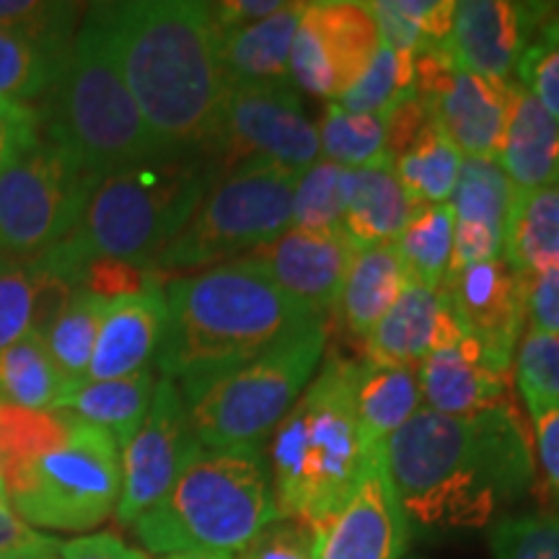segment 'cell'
I'll list each match as a JSON object with an SVG mask.
<instances>
[{"label": "cell", "instance_id": "obj_1", "mask_svg": "<svg viewBox=\"0 0 559 559\" xmlns=\"http://www.w3.org/2000/svg\"><path fill=\"white\" fill-rule=\"evenodd\" d=\"M383 464L409 528L477 531L534 485L526 423L506 400L474 415L419 409L383 445Z\"/></svg>", "mask_w": 559, "mask_h": 559}, {"label": "cell", "instance_id": "obj_54", "mask_svg": "<svg viewBox=\"0 0 559 559\" xmlns=\"http://www.w3.org/2000/svg\"><path fill=\"white\" fill-rule=\"evenodd\" d=\"M158 559H236V557L215 555V551H177V555H166Z\"/></svg>", "mask_w": 559, "mask_h": 559}, {"label": "cell", "instance_id": "obj_33", "mask_svg": "<svg viewBox=\"0 0 559 559\" xmlns=\"http://www.w3.org/2000/svg\"><path fill=\"white\" fill-rule=\"evenodd\" d=\"M461 160L456 145L430 122L391 166L415 205H443L456 190Z\"/></svg>", "mask_w": 559, "mask_h": 559}, {"label": "cell", "instance_id": "obj_7", "mask_svg": "<svg viewBox=\"0 0 559 559\" xmlns=\"http://www.w3.org/2000/svg\"><path fill=\"white\" fill-rule=\"evenodd\" d=\"M283 519L264 449H200L169 492L132 523L140 547L241 555L270 523Z\"/></svg>", "mask_w": 559, "mask_h": 559}, {"label": "cell", "instance_id": "obj_42", "mask_svg": "<svg viewBox=\"0 0 559 559\" xmlns=\"http://www.w3.org/2000/svg\"><path fill=\"white\" fill-rule=\"evenodd\" d=\"M515 386L531 417L559 407V334L528 332L519 342Z\"/></svg>", "mask_w": 559, "mask_h": 559}, {"label": "cell", "instance_id": "obj_47", "mask_svg": "<svg viewBox=\"0 0 559 559\" xmlns=\"http://www.w3.org/2000/svg\"><path fill=\"white\" fill-rule=\"evenodd\" d=\"M523 300L531 332L559 334V272L523 277Z\"/></svg>", "mask_w": 559, "mask_h": 559}, {"label": "cell", "instance_id": "obj_45", "mask_svg": "<svg viewBox=\"0 0 559 559\" xmlns=\"http://www.w3.org/2000/svg\"><path fill=\"white\" fill-rule=\"evenodd\" d=\"M239 559H317V534L306 523L280 519L260 531Z\"/></svg>", "mask_w": 559, "mask_h": 559}, {"label": "cell", "instance_id": "obj_29", "mask_svg": "<svg viewBox=\"0 0 559 559\" xmlns=\"http://www.w3.org/2000/svg\"><path fill=\"white\" fill-rule=\"evenodd\" d=\"M407 285L409 275L396 243L358 251L349 264L334 311H340L342 326L353 337L366 340L391 306L400 300Z\"/></svg>", "mask_w": 559, "mask_h": 559}, {"label": "cell", "instance_id": "obj_6", "mask_svg": "<svg viewBox=\"0 0 559 559\" xmlns=\"http://www.w3.org/2000/svg\"><path fill=\"white\" fill-rule=\"evenodd\" d=\"M353 404V362L326 355L319 376L280 419L270 440V474L283 519L317 528L345 508L370 466Z\"/></svg>", "mask_w": 559, "mask_h": 559}, {"label": "cell", "instance_id": "obj_8", "mask_svg": "<svg viewBox=\"0 0 559 559\" xmlns=\"http://www.w3.org/2000/svg\"><path fill=\"white\" fill-rule=\"evenodd\" d=\"M41 99V138L62 145L102 177L169 151L145 124L99 26L86 11L73 47Z\"/></svg>", "mask_w": 559, "mask_h": 559}, {"label": "cell", "instance_id": "obj_32", "mask_svg": "<svg viewBox=\"0 0 559 559\" xmlns=\"http://www.w3.org/2000/svg\"><path fill=\"white\" fill-rule=\"evenodd\" d=\"M70 391L73 386L55 368L41 337L0 349V407L60 412Z\"/></svg>", "mask_w": 559, "mask_h": 559}, {"label": "cell", "instance_id": "obj_10", "mask_svg": "<svg viewBox=\"0 0 559 559\" xmlns=\"http://www.w3.org/2000/svg\"><path fill=\"white\" fill-rule=\"evenodd\" d=\"M298 174L251 158L215 177L187 226L153 260V275H190L275 241L293 226Z\"/></svg>", "mask_w": 559, "mask_h": 559}, {"label": "cell", "instance_id": "obj_28", "mask_svg": "<svg viewBox=\"0 0 559 559\" xmlns=\"http://www.w3.org/2000/svg\"><path fill=\"white\" fill-rule=\"evenodd\" d=\"M353 404L368 451L383 453L386 440L423 409L417 368L353 362Z\"/></svg>", "mask_w": 559, "mask_h": 559}, {"label": "cell", "instance_id": "obj_11", "mask_svg": "<svg viewBox=\"0 0 559 559\" xmlns=\"http://www.w3.org/2000/svg\"><path fill=\"white\" fill-rule=\"evenodd\" d=\"M102 174L39 138L0 171V257H37L79 226Z\"/></svg>", "mask_w": 559, "mask_h": 559}, {"label": "cell", "instance_id": "obj_12", "mask_svg": "<svg viewBox=\"0 0 559 559\" xmlns=\"http://www.w3.org/2000/svg\"><path fill=\"white\" fill-rule=\"evenodd\" d=\"M319 128L290 86H228L207 156L218 174L262 158L293 174L319 160Z\"/></svg>", "mask_w": 559, "mask_h": 559}, {"label": "cell", "instance_id": "obj_3", "mask_svg": "<svg viewBox=\"0 0 559 559\" xmlns=\"http://www.w3.org/2000/svg\"><path fill=\"white\" fill-rule=\"evenodd\" d=\"M0 481L32 528H99L120 502V445L68 409L0 407Z\"/></svg>", "mask_w": 559, "mask_h": 559}, {"label": "cell", "instance_id": "obj_50", "mask_svg": "<svg viewBox=\"0 0 559 559\" xmlns=\"http://www.w3.org/2000/svg\"><path fill=\"white\" fill-rule=\"evenodd\" d=\"M283 5L280 0H226V3H210V16L215 29L230 32L275 16Z\"/></svg>", "mask_w": 559, "mask_h": 559}, {"label": "cell", "instance_id": "obj_52", "mask_svg": "<svg viewBox=\"0 0 559 559\" xmlns=\"http://www.w3.org/2000/svg\"><path fill=\"white\" fill-rule=\"evenodd\" d=\"M45 539V534H39L37 528H32L16 510L11 508V502L0 498V555H11V551L29 549L34 544Z\"/></svg>", "mask_w": 559, "mask_h": 559}, {"label": "cell", "instance_id": "obj_44", "mask_svg": "<svg viewBox=\"0 0 559 559\" xmlns=\"http://www.w3.org/2000/svg\"><path fill=\"white\" fill-rule=\"evenodd\" d=\"M559 9V5H557ZM544 21L515 68V81L559 122V11Z\"/></svg>", "mask_w": 559, "mask_h": 559}, {"label": "cell", "instance_id": "obj_39", "mask_svg": "<svg viewBox=\"0 0 559 559\" xmlns=\"http://www.w3.org/2000/svg\"><path fill=\"white\" fill-rule=\"evenodd\" d=\"M349 171L345 166L319 158L300 174L293 190V228L342 230L347 210Z\"/></svg>", "mask_w": 559, "mask_h": 559}, {"label": "cell", "instance_id": "obj_46", "mask_svg": "<svg viewBox=\"0 0 559 559\" xmlns=\"http://www.w3.org/2000/svg\"><path fill=\"white\" fill-rule=\"evenodd\" d=\"M39 115L32 104L0 99V171L39 143Z\"/></svg>", "mask_w": 559, "mask_h": 559}, {"label": "cell", "instance_id": "obj_24", "mask_svg": "<svg viewBox=\"0 0 559 559\" xmlns=\"http://www.w3.org/2000/svg\"><path fill=\"white\" fill-rule=\"evenodd\" d=\"M498 166L519 192L555 187L559 174V122L519 81H508V115Z\"/></svg>", "mask_w": 559, "mask_h": 559}, {"label": "cell", "instance_id": "obj_55", "mask_svg": "<svg viewBox=\"0 0 559 559\" xmlns=\"http://www.w3.org/2000/svg\"><path fill=\"white\" fill-rule=\"evenodd\" d=\"M0 498H5V492H3V481H0Z\"/></svg>", "mask_w": 559, "mask_h": 559}, {"label": "cell", "instance_id": "obj_22", "mask_svg": "<svg viewBox=\"0 0 559 559\" xmlns=\"http://www.w3.org/2000/svg\"><path fill=\"white\" fill-rule=\"evenodd\" d=\"M169 306L160 280L143 290L109 298L104 304L94 358L86 381H109L138 373L156 360L164 340Z\"/></svg>", "mask_w": 559, "mask_h": 559}, {"label": "cell", "instance_id": "obj_4", "mask_svg": "<svg viewBox=\"0 0 559 559\" xmlns=\"http://www.w3.org/2000/svg\"><path fill=\"white\" fill-rule=\"evenodd\" d=\"M164 293L169 321L156 368L179 389L257 358L290 332L324 319L249 260L179 275Z\"/></svg>", "mask_w": 559, "mask_h": 559}, {"label": "cell", "instance_id": "obj_31", "mask_svg": "<svg viewBox=\"0 0 559 559\" xmlns=\"http://www.w3.org/2000/svg\"><path fill=\"white\" fill-rule=\"evenodd\" d=\"M506 262L521 277L559 272V190H515L506 228Z\"/></svg>", "mask_w": 559, "mask_h": 559}, {"label": "cell", "instance_id": "obj_19", "mask_svg": "<svg viewBox=\"0 0 559 559\" xmlns=\"http://www.w3.org/2000/svg\"><path fill=\"white\" fill-rule=\"evenodd\" d=\"M440 288L449 296L464 332L502 360L513 362L526 324V300L523 277L510 267L506 257L445 275Z\"/></svg>", "mask_w": 559, "mask_h": 559}, {"label": "cell", "instance_id": "obj_23", "mask_svg": "<svg viewBox=\"0 0 559 559\" xmlns=\"http://www.w3.org/2000/svg\"><path fill=\"white\" fill-rule=\"evenodd\" d=\"M464 334L443 288L409 283L366 337V360L376 366L417 368L428 355L453 345Z\"/></svg>", "mask_w": 559, "mask_h": 559}, {"label": "cell", "instance_id": "obj_51", "mask_svg": "<svg viewBox=\"0 0 559 559\" xmlns=\"http://www.w3.org/2000/svg\"><path fill=\"white\" fill-rule=\"evenodd\" d=\"M531 419H534L536 453H539L544 477H547L549 489L559 500V407L542 412V415Z\"/></svg>", "mask_w": 559, "mask_h": 559}, {"label": "cell", "instance_id": "obj_48", "mask_svg": "<svg viewBox=\"0 0 559 559\" xmlns=\"http://www.w3.org/2000/svg\"><path fill=\"white\" fill-rule=\"evenodd\" d=\"M383 122H386V156L394 164V158H400L432 120L425 104L409 94L383 115Z\"/></svg>", "mask_w": 559, "mask_h": 559}, {"label": "cell", "instance_id": "obj_9", "mask_svg": "<svg viewBox=\"0 0 559 559\" xmlns=\"http://www.w3.org/2000/svg\"><path fill=\"white\" fill-rule=\"evenodd\" d=\"M326 347V321L290 332L239 366L181 386L194 438L202 449H264L317 376Z\"/></svg>", "mask_w": 559, "mask_h": 559}, {"label": "cell", "instance_id": "obj_21", "mask_svg": "<svg viewBox=\"0 0 559 559\" xmlns=\"http://www.w3.org/2000/svg\"><path fill=\"white\" fill-rule=\"evenodd\" d=\"M513 198L515 187L502 174L498 160H461L456 190L451 194L456 228H453V254L445 275L502 257Z\"/></svg>", "mask_w": 559, "mask_h": 559}, {"label": "cell", "instance_id": "obj_27", "mask_svg": "<svg viewBox=\"0 0 559 559\" xmlns=\"http://www.w3.org/2000/svg\"><path fill=\"white\" fill-rule=\"evenodd\" d=\"M415 202L396 179L394 166H370L349 171L347 210L342 234L355 251L394 243L415 213Z\"/></svg>", "mask_w": 559, "mask_h": 559}, {"label": "cell", "instance_id": "obj_17", "mask_svg": "<svg viewBox=\"0 0 559 559\" xmlns=\"http://www.w3.org/2000/svg\"><path fill=\"white\" fill-rule=\"evenodd\" d=\"M313 534L317 559H404L409 526L383 459L370 466L345 508Z\"/></svg>", "mask_w": 559, "mask_h": 559}, {"label": "cell", "instance_id": "obj_38", "mask_svg": "<svg viewBox=\"0 0 559 559\" xmlns=\"http://www.w3.org/2000/svg\"><path fill=\"white\" fill-rule=\"evenodd\" d=\"M409 94H415V52L391 50L381 41L373 60L340 96L337 104L353 115L383 117Z\"/></svg>", "mask_w": 559, "mask_h": 559}, {"label": "cell", "instance_id": "obj_43", "mask_svg": "<svg viewBox=\"0 0 559 559\" xmlns=\"http://www.w3.org/2000/svg\"><path fill=\"white\" fill-rule=\"evenodd\" d=\"M495 559H559V513L502 515L489 528Z\"/></svg>", "mask_w": 559, "mask_h": 559}, {"label": "cell", "instance_id": "obj_25", "mask_svg": "<svg viewBox=\"0 0 559 559\" xmlns=\"http://www.w3.org/2000/svg\"><path fill=\"white\" fill-rule=\"evenodd\" d=\"M75 290L41 257H0V349L45 337Z\"/></svg>", "mask_w": 559, "mask_h": 559}, {"label": "cell", "instance_id": "obj_18", "mask_svg": "<svg viewBox=\"0 0 559 559\" xmlns=\"http://www.w3.org/2000/svg\"><path fill=\"white\" fill-rule=\"evenodd\" d=\"M353 243L342 230L288 228L275 241L241 257L267 272L272 283L298 298L319 317L337 309L347 270L355 260Z\"/></svg>", "mask_w": 559, "mask_h": 559}, {"label": "cell", "instance_id": "obj_5", "mask_svg": "<svg viewBox=\"0 0 559 559\" xmlns=\"http://www.w3.org/2000/svg\"><path fill=\"white\" fill-rule=\"evenodd\" d=\"M218 177L205 151H166L102 179L75 226L41 251L50 270L81 288L96 262H128L151 270Z\"/></svg>", "mask_w": 559, "mask_h": 559}, {"label": "cell", "instance_id": "obj_35", "mask_svg": "<svg viewBox=\"0 0 559 559\" xmlns=\"http://www.w3.org/2000/svg\"><path fill=\"white\" fill-rule=\"evenodd\" d=\"M453 218L451 202L443 205H417L415 213L396 239V249L407 267L409 283L425 288H440L449 272L453 254Z\"/></svg>", "mask_w": 559, "mask_h": 559}, {"label": "cell", "instance_id": "obj_14", "mask_svg": "<svg viewBox=\"0 0 559 559\" xmlns=\"http://www.w3.org/2000/svg\"><path fill=\"white\" fill-rule=\"evenodd\" d=\"M200 449L179 386L169 379H158L148 415L120 451L122 489L115 510L117 523L132 526L140 515L148 513Z\"/></svg>", "mask_w": 559, "mask_h": 559}, {"label": "cell", "instance_id": "obj_53", "mask_svg": "<svg viewBox=\"0 0 559 559\" xmlns=\"http://www.w3.org/2000/svg\"><path fill=\"white\" fill-rule=\"evenodd\" d=\"M60 539L55 536H45L39 544H34L29 549H21V551H11V555H0V559H55L58 557L60 549Z\"/></svg>", "mask_w": 559, "mask_h": 559}, {"label": "cell", "instance_id": "obj_26", "mask_svg": "<svg viewBox=\"0 0 559 559\" xmlns=\"http://www.w3.org/2000/svg\"><path fill=\"white\" fill-rule=\"evenodd\" d=\"M306 3H285L275 16L218 32V58L228 86H290V47Z\"/></svg>", "mask_w": 559, "mask_h": 559}, {"label": "cell", "instance_id": "obj_13", "mask_svg": "<svg viewBox=\"0 0 559 559\" xmlns=\"http://www.w3.org/2000/svg\"><path fill=\"white\" fill-rule=\"evenodd\" d=\"M379 47V26L366 3H306L290 47V83L319 99L337 102L358 81Z\"/></svg>", "mask_w": 559, "mask_h": 559}, {"label": "cell", "instance_id": "obj_36", "mask_svg": "<svg viewBox=\"0 0 559 559\" xmlns=\"http://www.w3.org/2000/svg\"><path fill=\"white\" fill-rule=\"evenodd\" d=\"M381 41L391 50L423 52L445 47L453 29L451 0H376L366 3Z\"/></svg>", "mask_w": 559, "mask_h": 559}, {"label": "cell", "instance_id": "obj_56", "mask_svg": "<svg viewBox=\"0 0 559 559\" xmlns=\"http://www.w3.org/2000/svg\"><path fill=\"white\" fill-rule=\"evenodd\" d=\"M555 187L559 190V174H557V181H555Z\"/></svg>", "mask_w": 559, "mask_h": 559}, {"label": "cell", "instance_id": "obj_30", "mask_svg": "<svg viewBox=\"0 0 559 559\" xmlns=\"http://www.w3.org/2000/svg\"><path fill=\"white\" fill-rule=\"evenodd\" d=\"M153 391H156V370L148 366L122 379L83 381L70 391L62 409L109 432L122 451L148 415Z\"/></svg>", "mask_w": 559, "mask_h": 559}, {"label": "cell", "instance_id": "obj_2", "mask_svg": "<svg viewBox=\"0 0 559 559\" xmlns=\"http://www.w3.org/2000/svg\"><path fill=\"white\" fill-rule=\"evenodd\" d=\"M86 13L160 145L207 153L228 88L210 3L128 0Z\"/></svg>", "mask_w": 559, "mask_h": 559}, {"label": "cell", "instance_id": "obj_20", "mask_svg": "<svg viewBox=\"0 0 559 559\" xmlns=\"http://www.w3.org/2000/svg\"><path fill=\"white\" fill-rule=\"evenodd\" d=\"M513 362L502 360L479 340L464 334L453 345L436 349L417 366L425 409L464 417L510 400L508 376Z\"/></svg>", "mask_w": 559, "mask_h": 559}, {"label": "cell", "instance_id": "obj_41", "mask_svg": "<svg viewBox=\"0 0 559 559\" xmlns=\"http://www.w3.org/2000/svg\"><path fill=\"white\" fill-rule=\"evenodd\" d=\"M83 9L79 3L47 0H0V29L37 41L45 50L68 55L73 47Z\"/></svg>", "mask_w": 559, "mask_h": 559}, {"label": "cell", "instance_id": "obj_49", "mask_svg": "<svg viewBox=\"0 0 559 559\" xmlns=\"http://www.w3.org/2000/svg\"><path fill=\"white\" fill-rule=\"evenodd\" d=\"M55 559H148L115 534H88L62 542Z\"/></svg>", "mask_w": 559, "mask_h": 559}, {"label": "cell", "instance_id": "obj_15", "mask_svg": "<svg viewBox=\"0 0 559 559\" xmlns=\"http://www.w3.org/2000/svg\"><path fill=\"white\" fill-rule=\"evenodd\" d=\"M415 96L464 158L495 160L508 115V81H487L451 60H425Z\"/></svg>", "mask_w": 559, "mask_h": 559}, {"label": "cell", "instance_id": "obj_37", "mask_svg": "<svg viewBox=\"0 0 559 559\" xmlns=\"http://www.w3.org/2000/svg\"><path fill=\"white\" fill-rule=\"evenodd\" d=\"M319 148L324 160L345 169H370L391 164L386 156V122L376 115H353L330 102L319 124Z\"/></svg>", "mask_w": 559, "mask_h": 559}, {"label": "cell", "instance_id": "obj_16", "mask_svg": "<svg viewBox=\"0 0 559 559\" xmlns=\"http://www.w3.org/2000/svg\"><path fill=\"white\" fill-rule=\"evenodd\" d=\"M555 9L557 5L549 3L461 0L453 5L449 39L453 60L487 81H510L521 55Z\"/></svg>", "mask_w": 559, "mask_h": 559}, {"label": "cell", "instance_id": "obj_34", "mask_svg": "<svg viewBox=\"0 0 559 559\" xmlns=\"http://www.w3.org/2000/svg\"><path fill=\"white\" fill-rule=\"evenodd\" d=\"M107 298L96 296L86 288H79L70 296L66 309L58 313L50 330L45 332V347L50 353L55 368L70 386H81L88 379V366L94 358L99 319Z\"/></svg>", "mask_w": 559, "mask_h": 559}, {"label": "cell", "instance_id": "obj_57", "mask_svg": "<svg viewBox=\"0 0 559 559\" xmlns=\"http://www.w3.org/2000/svg\"><path fill=\"white\" fill-rule=\"evenodd\" d=\"M404 559H415V557H404Z\"/></svg>", "mask_w": 559, "mask_h": 559}, {"label": "cell", "instance_id": "obj_40", "mask_svg": "<svg viewBox=\"0 0 559 559\" xmlns=\"http://www.w3.org/2000/svg\"><path fill=\"white\" fill-rule=\"evenodd\" d=\"M66 55L0 29V99L29 104L47 94Z\"/></svg>", "mask_w": 559, "mask_h": 559}]
</instances>
